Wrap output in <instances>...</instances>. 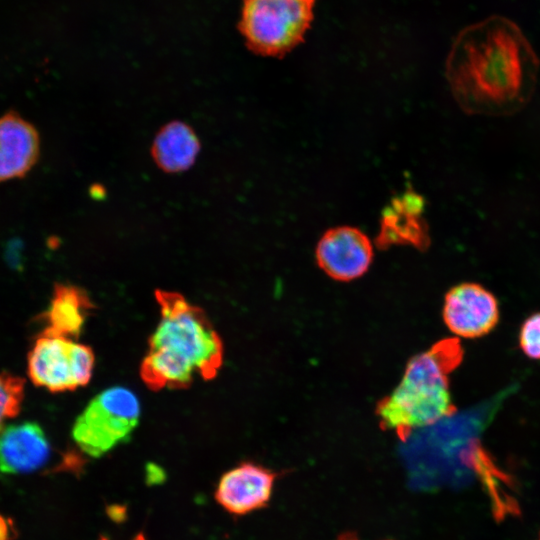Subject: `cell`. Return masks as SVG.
I'll list each match as a JSON object with an SVG mask.
<instances>
[{
    "instance_id": "1",
    "label": "cell",
    "mask_w": 540,
    "mask_h": 540,
    "mask_svg": "<svg viewBox=\"0 0 540 540\" xmlns=\"http://www.w3.org/2000/svg\"><path fill=\"white\" fill-rule=\"evenodd\" d=\"M539 59L520 27L492 15L455 38L446 61V78L459 107L470 115L506 116L531 100Z\"/></svg>"
},
{
    "instance_id": "2",
    "label": "cell",
    "mask_w": 540,
    "mask_h": 540,
    "mask_svg": "<svg viewBox=\"0 0 540 540\" xmlns=\"http://www.w3.org/2000/svg\"><path fill=\"white\" fill-rule=\"evenodd\" d=\"M161 318L140 366L154 391L188 388L196 377L211 380L222 366L224 348L204 310L181 294L156 290Z\"/></svg>"
},
{
    "instance_id": "3",
    "label": "cell",
    "mask_w": 540,
    "mask_h": 540,
    "mask_svg": "<svg viewBox=\"0 0 540 540\" xmlns=\"http://www.w3.org/2000/svg\"><path fill=\"white\" fill-rule=\"evenodd\" d=\"M463 359L458 339L448 338L413 356L397 387L377 404L376 415L383 429L405 440L413 429L435 424L451 416L455 407L448 375Z\"/></svg>"
},
{
    "instance_id": "4",
    "label": "cell",
    "mask_w": 540,
    "mask_h": 540,
    "mask_svg": "<svg viewBox=\"0 0 540 540\" xmlns=\"http://www.w3.org/2000/svg\"><path fill=\"white\" fill-rule=\"evenodd\" d=\"M311 0H244L240 30L249 48L283 56L300 44L313 19Z\"/></svg>"
},
{
    "instance_id": "5",
    "label": "cell",
    "mask_w": 540,
    "mask_h": 540,
    "mask_svg": "<svg viewBox=\"0 0 540 540\" xmlns=\"http://www.w3.org/2000/svg\"><path fill=\"white\" fill-rule=\"evenodd\" d=\"M140 403L129 389L115 386L96 395L76 418L72 437L91 457H101L126 442L139 424Z\"/></svg>"
},
{
    "instance_id": "6",
    "label": "cell",
    "mask_w": 540,
    "mask_h": 540,
    "mask_svg": "<svg viewBox=\"0 0 540 540\" xmlns=\"http://www.w3.org/2000/svg\"><path fill=\"white\" fill-rule=\"evenodd\" d=\"M93 350L71 338L40 333L27 357V372L35 386L50 392L72 391L91 379Z\"/></svg>"
},
{
    "instance_id": "7",
    "label": "cell",
    "mask_w": 540,
    "mask_h": 540,
    "mask_svg": "<svg viewBox=\"0 0 540 540\" xmlns=\"http://www.w3.org/2000/svg\"><path fill=\"white\" fill-rule=\"evenodd\" d=\"M442 317L456 336L474 339L490 333L499 322V304L484 286L465 282L450 288L444 297Z\"/></svg>"
},
{
    "instance_id": "8",
    "label": "cell",
    "mask_w": 540,
    "mask_h": 540,
    "mask_svg": "<svg viewBox=\"0 0 540 540\" xmlns=\"http://www.w3.org/2000/svg\"><path fill=\"white\" fill-rule=\"evenodd\" d=\"M278 474L251 461H244L220 477L215 501L228 514L245 516L268 506Z\"/></svg>"
},
{
    "instance_id": "9",
    "label": "cell",
    "mask_w": 540,
    "mask_h": 540,
    "mask_svg": "<svg viewBox=\"0 0 540 540\" xmlns=\"http://www.w3.org/2000/svg\"><path fill=\"white\" fill-rule=\"evenodd\" d=\"M315 254L318 266L326 275L349 282L367 272L373 259V246L358 228L340 226L324 233Z\"/></svg>"
},
{
    "instance_id": "10",
    "label": "cell",
    "mask_w": 540,
    "mask_h": 540,
    "mask_svg": "<svg viewBox=\"0 0 540 540\" xmlns=\"http://www.w3.org/2000/svg\"><path fill=\"white\" fill-rule=\"evenodd\" d=\"M50 442L36 422L10 424L0 430V472L25 474L42 468L51 456Z\"/></svg>"
},
{
    "instance_id": "11",
    "label": "cell",
    "mask_w": 540,
    "mask_h": 540,
    "mask_svg": "<svg viewBox=\"0 0 540 540\" xmlns=\"http://www.w3.org/2000/svg\"><path fill=\"white\" fill-rule=\"evenodd\" d=\"M423 209V198L414 192L394 198L381 218L376 239L378 247L411 245L425 250L430 244V238L428 226L422 216Z\"/></svg>"
},
{
    "instance_id": "12",
    "label": "cell",
    "mask_w": 540,
    "mask_h": 540,
    "mask_svg": "<svg viewBox=\"0 0 540 540\" xmlns=\"http://www.w3.org/2000/svg\"><path fill=\"white\" fill-rule=\"evenodd\" d=\"M40 154L36 128L14 112L0 117V183L25 176Z\"/></svg>"
},
{
    "instance_id": "13",
    "label": "cell",
    "mask_w": 540,
    "mask_h": 540,
    "mask_svg": "<svg viewBox=\"0 0 540 540\" xmlns=\"http://www.w3.org/2000/svg\"><path fill=\"white\" fill-rule=\"evenodd\" d=\"M93 308L88 294L72 284H56L47 309L42 314L45 327L41 333L77 338Z\"/></svg>"
},
{
    "instance_id": "14",
    "label": "cell",
    "mask_w": 540,
    "mask_h": 540,
    "mask_svg": "<svg viewBox=\"0 0 540 540\" xmlns=\"http://www.w3.org/2000/svg\"><path fill=\"white\" fill-rule=\"evenodd\" d=\"M199 149V140L194 130L183 122H172L157 133L152 145V156L162 170L180 172L195 162Z\"/></svg>"
},
{
    "instance_id": "15",
    "label": "cell",
    "mask_w": 540,
    "mask_h": 540,
    "mask_svg": "<svg viewBox=\"0 0 540 540\" xmlns=\"http://www.w3.org/2000/svg\"><path fill=\"white\" fill-rule=\"evenodd\" d=\"M25 382L9 372H0V430L4 421L14 418L21 410Z\"/></svg>"
},
{
    "instance_id": "16",
    "label": "cell",
    "mask_w": 540,
    "mask_h": 540,
    "mask_svg": "<svg viewBox=\"0 0 540 540\" xmlns=\"http://www.w3.org/2000/svg\"><path fill=\"white\" fill-rule=\"evenodd\" d=\"M519 346L527 357L540 360V312L530 315L522 323Z\"/></svg>"
},
{
    "instance_id": "17",
    "label": "cell",
    "mask_w": 540,
    "mask_h": 540,
    "mask_svg": "<svg viewBox=\"0 0 540 540\" xmlns=\"http://www.w3.org/2000/svg\"><path fill=\"white\" fill-rule=\"evenodd\" d=\"M15 534L12 520L0 514V540H12Z\"/></svg>"
},
{
    "instance_id": "18",
    "label": "cell",
    "mask_w": 540,
    "mask_h": 540,
    "mask_svg": "<svg viewBox=\"0 0 540 540\" xmlns=\"http://www.w3.org/2000/svg\"><path fill=\"white\" fill-rule=\"evenodd\" d=\"M336 540H360V538L354 532H344Z\"/></svg>"
},
{
    "instance_id": "19",
    "label": "cell",
    "mask_w": 540,
    "mask_h": 540,
    "mask_svg": "<svg viewBox=\"0 0 540 540\" xmlns=\"http://www.w3.org/2000/svg\"><path fill=\"white\" fill-rule=\"evenodd\" d=\"M133 540H146V538L142 533H139Z\"/></svg>"
},
{
    "instance_id": "20",
    "label": "cell",
    "mask_w": 540,
    "mask_h": 540,
    "mask_svg": "<svg viewBox=\"0 0 540 540\" xmlns=\"http://www.w3.org/2000/svg\"><path fill=\"white\" fill-rule=\"evenodd\" d=\"M311 1H314V0H311Z\"/></svg>"
},
{
    "instance_id": "21",
    "label": "cell",
    "mask_w": 540,
    "mask_h": 540,
    "mask_svg": "<svg viewBox=\"0 0 540 540\" xmlns=\"http://www.w3.org/2000/svg\"><path fill=\"white\" fill-rule=\"evenodd\" d=\"M539 540H540V538H539Z\"/></svg>"
}]
</instances>
